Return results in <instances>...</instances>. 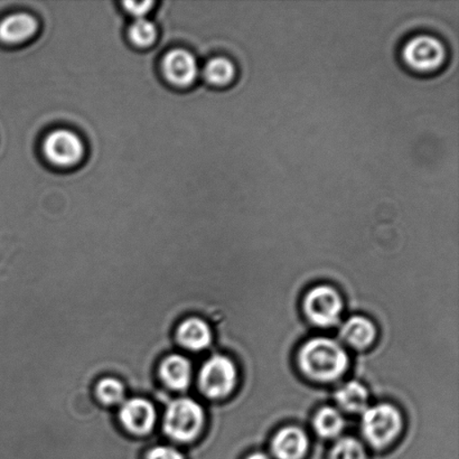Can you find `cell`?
Returning a JSON list of instances; mask_svg holds the SVG:
<instances>
[{
	"label": "cell",
	"instance_id": "obj_2",
	"mask_svg": "<svg viewBox=\"0 0 459 459\" xmlns=\"http://www.w3.org/2000/svg\"><path fill=\"white\" fill-rule=\"evenodd\" d=\"M204 422L205 413L201 404L190 398H181L166 409L164 430L175 442L188 443L201 434Z\"/></svg>",
	"mask_w": 459,
	"mask_h": 459
},
{
	"label": "cell",
	"instance_id": "obj_6",
	"mask_svg": "<svg viewBox=\"0 0 459 459\" xmlns=\"http://www.w3.org/2000/svg\"><path fill=\"white\" fill-rule=\"evenodd\" d=\"M343 309L339 292L330 286H317L308 291L304 299V312L314 325H335Z\"/></svg>",
	"mask_w": 459,
	"mask_h": 459
},
{
	"label": "cell",
	"instance_id": "obj_14",
	"mask_svg": "<svg viewBox=\"0 0 459 459\" xmlns=\"http://www.w3.org/2000/svg\"><path fill=\"white\" fill-rule=\"evenodd\" d=\"M342 340L357 350H366L375 342L377 328L375 324L363 316H353L342 326Z\"/></svg>",
	"mask_w": 459,
	"mask_h": 459
},
{
	"label": "cell",
	"instance_id": "obj_15",
	"mask_svg": "<svg viewBox=\"0 0 459 459\" xmlns=\"http://www.w3.org/2000/svg\"><path fill=\"white\" fill-rule=\"evenodd\" d=\"M335 400L346 412H364L368 409V393L359 382L350 381L336 391Z\"/></svg>",
	"mask_w": 459,
	"mask_h": 459
},
{
	"label": "cell",
	"instance_id": "obj_1",
	"mask_svg": "<svg viewBox=\"0 0 459 459\" xmlns=\"http://www.w3.org/2000/svg\"><path fill=\"white\" fill-rule=\"evenodd\" d=\"M299 363L301 372L309 379L333 382L348 370L349 357L337 342L316 337L301 346Z\"/></svg>",
	"mask_w": 459,
	"mask_h": 459
},
{
	"label": "cell",
	"instance_id": "obj_7",
	"mask_svg": "<svg viewBox=\"0 0 459 459\" xmlns=\"http://www.w3.org/2000/svg\"><path fill=\"white\" fill-rule=\"evenodd\" d=\"M43 151L45 157L52 164L60 168H71L83 159L84 143L71 130L57 129L45 138Z\"/></svg>",
	"mask_w": 459,
	"mask_h": 459
},
{
	"label": "cell",
	"instance_id": "obj_18",
	"mask_svg": "<svg viewBox=\"0 0 459 459\" xmlns=\"http://www.w3.org/2000/svg\"><path fill=\"white\" fill-rule=\"evenodd\" d=\"M99 400L107 406H115L124 402L126 389L116 377H105L97 385Z\"/></svg>",
	"mask_w": 459,
	"mask_h": 459
},
{
	"label": "cell",
	"instance_id": "obj_8",
	"mask_svg": "<svg viewBox=\"0 0 459 459\" xmlns=\"http://www.w3.org/2000/svg\"><path fill=\"white\" fill-rule=\"evenodd\" d=\"M163 72L165 78L177 87H190L199 76V63L186 49L177 48L166 54Z\"/></svg>",
	"mask_w": 459,
	"mask_h": 459
},
{
	"label": "cell",
	"instance_id": "obj_12",
	"mask_svg": "<svg viewBox=\"0 0 459 459\" xmlns=\"http://www.w3.org/2000/svg\"><path fill=\"white\" fill-rule=\"evenodd\" d=\"M160 375L169 388L175 391L186 390L191 384L192 364L182 355H169L161 362Z\"/></svg>",
	"mask_w": 459,
	"mask_h": 459
},
{
	"label": "cell",
	"instance_id": "obj_17",
	"mask_svg": "<svg viewBox=\"0 0 459 459\" xmlns=\"http://www.w3.org/2000/svg\"><path fill=\"white\" fill-rule=\"evenodd\" d=\"M343 429V417L334 408L324 407L314 418V429L323 438H335Z\"/></svg>",
	"mask_w": 459,
	"mask_h": 459
},
{
	"label": "cell",
	"instance_id": "obj_10",
	"mask_svg": "<svg viewBox=\"0 0 459 459\" xmlns=\"http://www.w3.org/2000/svg\"><path fill=\"white\" fill-rule=\"evenodd\" d=\"M272 451L277 459H301L308 451L307 436L297 427H286L274 435Z\"/></svg>",
	"mask_w": 459,
	"mask_h": 459
},
{
	"label": "cell",
	"instance_id": "obj_9",
	"mask_svg": "<svg viewBox=\"0 0 459 459\" xmlns=\"http://www.w3.org/2000/svg\"><path fill=\"white\" fill-rule=\"evenodd\" d=\"M121 424L130 433L143 436L150 434L156 422V411L151 402L143 398L127 400L120 409Z\"/></svg>",
	"mask_w": 459,
	"mask_h": 459
},
{
	"label": "cell",
	"instance_id": "obj_22",
	"mask_svg": "<svg viewBox=\"0 0 459 459\" xmlns=\"http://www.w3.org/2000/svg\"><path fill=\"white\" fill-rule=\"evenodd\" d=\"M154 6V3L152 2H142V3H134V2H125L124 7L126 11H127L130 15L139 20V18H145L148 13H150L152 7Z\"/></svg>",
	"mask_w": 459,
	"mask_h": 459
},
{
	"label": "cell",
	"instance_id": "obj_3",
	"mask_svg": "<svg viewBox=\"0 0 459 459\" xmlns=\"http://www.w3.org/2000/svg\"><path fill=\"white\" fill-rule=\"evenodd\" d=\"M403 426L402 413L389 403L368 408L362 416V434L375 448H385L394 442Z\"/></svg>",
	"mask_w": 459,
	"mask_h": 459
},
{
	"label": "cell",
	"instance_id": "obj_4",
	"mask_svg": "<svg viewBox=\"0 0 459 459\" xmlns=\"http://www.w3.org/2000/svg\"><path fill=\"white\" fill-rule=\"evenodd\" d=\"M402 56L404 65L417 74H433L446 62L447 49L436 36L420 34L407 40Z\"/></svg>",
	"mask_w": 459,
	"mask_h": 459
},
{
	"label": "cell",
	"instance_id": "obj_5",
	"mask_svg": "<svg viewBox=\"0 0 459 459\" xmlns=\"http://www.w3.org/2000/svg\"><path fill=\"white\" fill-rule=\"evenodd\" d=\"M237 385V368L223 355H214L202 367L199 386L210 399H222L232 393Z\"/></svg>",
	"mask_w": 459,
	"mask_h": 459
},
{
	"label": "cell",
	"instance_id": "obj_19",
	"mask_svg": "<svg viewBox=\"0 0 459 459\" xmlns=\"http://www.w3.org/2000/svg\"><path fill=\"white\" fill-rule=\"evenodd\" d=\"M129 38L134 44L141 48L151 47L157 38L156 27L146 18H139L130 25Z\"/></svg>",
	"mask_w": 459,
	"mask_h": 459
},
{
	"label": "cell",
	"instance_id": "obj_21",
	"mask_svg": "<svg viewBox=\"0 0 459 459\" xmlns=\"http://www.w3.org/2000/svg\"><path fill=\"white\" fill-rule=\"evenodd\" d=\"M145 459H186L178 449L169 446H157L147 453Z\"/></svg>",
	"mask_w": 459,
	"mask_h": 459
},
{
	"label": "cell",
	"instance_id": "obj_23",
	"mask_svg": "<svg viewBox=\"0 0 459 459\" xmlns=\"http://www.w3.org/2000/svg\"><path fill=\"white\" fill-rule=\"evenodd\" d=\"M247 459H270L267 455H264L263 453H255L252 454Z\"/></svg>",
	"mask_w": 459,
	"mask_h": 459
},
{
	"label": "cell",
	"instance_id": "obj_13",
	"mask_svg": "<svg viewBox=\"0 0 459 459\" xmlns=\"http://www.w3.org/2000/svg\"><path fill=\"white\" fill-rule=\"evenodd\" d=\"M178 340L183 348L199 352L209 348L212 342V332L204 319L191 317L179 325Z\"/></svg>",
	"mask_w": 459,
	"mask_h": 459
},
{
	"label": "cell",
	"instance_id": "obj_11",
	"mask_svg": "<svg viewBox=\"0 0 459 459\" xmlns=\"http://www.w3.org/2000/svg\"><path fill=\"white\" fill-rule=\"evenodd\" d=\"M39 22L26 13H13L0 22V40L4 44H21L38 33Z\"/></svg>",
	"mask_w": 459,
	"mask_h": 459
},
{
	"label": "cell",
	"instance_id": "obj_16",
	"mask_svg": "<svg viewBox=\"0 0 459 459\" xmlns=\"http://www.w3.org/2000/svg\"><path fill=\"white\" fill-rule=\"evenodd\" d=\"M204 76L210 84L215 85V87H226L236 79V65L228 57H214L206 63Z\"/></svg>",
	"mask_w": 459,
	"mask_h": 459
},
{
	"label": "cell",
	"instance_id": "obj_20",
	"mask_svg": "<svg viewBox=\"0 0 459 459\" xmlns=\"http://www.w3.org/2000/svg\"><path fill=\"white\" fill-rule=\"evenodd\" d=\"M328 459H367V452L359 440L345 437L337 440Z\"/></svg>",
	"mask_w": 459,
	"mask_h": 459
}]
</instances>
